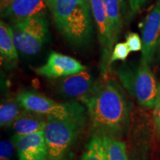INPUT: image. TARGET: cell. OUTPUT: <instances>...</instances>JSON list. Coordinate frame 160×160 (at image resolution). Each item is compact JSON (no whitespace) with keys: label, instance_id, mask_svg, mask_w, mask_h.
Segmentation results:
<instances>
[{"label":"cell","instance_id":"cell-1","mask_svg":"<svg viewBox=\"0 0 160 160\" xmlns=\"http://www.w3.org/2000/svg\"><path fill=\"white\" fill-rule=\"evenodd\" d=\"M81 100L87 107L92 129L97 137L117 139L125 132L131 108L117 83L108 80L96 85Z\"/></svg>","mask_w":160,"mask_h":160},{"label":"cell","instance_id":"cell-2","mask_svg":"<svg viewBox=\"0 0 160 160\" xmlns=\"http://www.w3.org/2000/svg\"><path fill=\"white\" fill-rule=\"evenodd\" d=\"M58 31L70 42L82 46L89 42L93 26L90 0H46Z\"/></svg>","mask_w":160,"mask_h":160},{"label":"cell","instance_id":"cell-3","mask_svg":"<svg viewBox=\"0 0 160 160\" xmlns=\"http://www.w3.org/2000/svg\"><path fill=\"white\" fill-rule=\"evenodd\" d=\"M118 74L124 87L139 104L148 108L157 105L160 97V85L148 63L141 59L135 69L123 66L118 70Z\"/></svg>","mask_w":160,"mask_h":160},{"label":"cell","instance_id":"cell-4","mask_svg":"<svg viewBox=\"0 0 160 160\" xmlns=\"http://www.w3.org/2000/svg\"><path fill=\"white\" fill-rule=\"evenodd\" d=\"M85 117L60 119L47 117L44 132L48 148V160H63L85 123Z\"/></svg>","mask_w":160,"mask_h":160},{"label":"cell","instance_id":"cell-5","mask_svg":"<svg viewBox=\"0 0 160 160\" xmlns=\"http://www.w3.org/2000/svg\"><path fill=\"white\" fill-rule=\"evenodd\" d=\"M16 48L27 55H35L49 39L48 24L45 15H38L13 22Z\"/></svg>","mask_w":160,"mask_h":160},{"label":"cell","instance_id":"cell-6","mask_svg":"<svg viewBox=\"0 0 160 160\" xmlns=\"http://www.w3.org/2000/svg\"><path fill=\"white\" fill-rule=\"evenodd\" d=\"M26 111L60 119L85 117V109L77 102L59 103L33 91H22L17 99Z\"/></svg>","mask_w":160,"mask_h":160},{"label":"cell","instance_id":"cell-7","mask_svg":"<svg viewBox=\"0 0 160 160\" xmlns=\"http://www.w3.org/2000/svg\"><path fill=\"white\" fill-rule=\"evenodd\" d=\"M92 15L97 27L98 38L102 53V66L105 71L110 64L113 52V45L116 42L110 21L106 14L102 0H90Z\"/></svg>","mask_w":160,"mask_h":160},{"label":"cell","instance_id":"cell-8","mask_svg":"<svg viewBox=\"0 0 160 160\" xmlns=\"http://www.w3.org/2000/svg\"><path fill=\"white\" fill-rule=\"evenodd\" d=\"M19 160H48V148L45 132L38 131L13 138Z\"/></svg>","mask_w":160,"mask_h":160},{"label":"cell","instance_id":"cell-9","mask_svg":"<svg viewBox=\"0 0 160 160\" xmlns=\"http://www.w3.org/2000/svg\"><path fill=\"white\" fill-rule=\"evenodd\" d=\"M87 68L73 58L52 52L45 65L36 69L38 74L48 78H58L76 74Z\"/></svg>","mask_w":160,"mask_h":160},{"label":"cell","instance_id":"cell-10","mask_svg":"<svg viewBox=\"0 0 160 160\" xmlns=\"http://www.w3.org/2000/svg\"><path fill=\"white\" fill-rule=\"evenodd\" d=\"M46 0H1V14L13 22L45 15Z\"/></svg>","mask_w":160,"mask_h":160},{"label":"cell","instance_id":"cell-11","mask_svg":"<svg viewBox=\"0 0 160 160\" xmlns=\"http://www.w3.org/2000/svg\"><path fill=\"white\" fill-rule=\"evenodd\" d=\"M160 38V0L148 15L142 29V59L150 64L157 48Z\"/></svg>","mask_w":160,"mask_h":160},{"label":"cell","instance_id":"cell-12","mask_svg":"<svg viewBox=\"0 0 160 160\" xmlns=\"http://www.w3.org/2000/svg\"><path fill=\"white\" fill-rule=\"evenodd\" d=\"M93 78L88 71L66 77L59 84V91L64 97L82 99L93 90Z\"/></svg>","mask_w":160,"mask_h":160},{"label":"cell","instance_id":"cell-13","mask_svg":"<svg viewBox=\"0 0 160 160\" xmlns=\"http://www.w3.org/2000/svg\"><path fill=\"white\" fill-rule=\"evenodd\" d=\"M47 125V117L26 111L13 124L14 136H25L42 131Z\"/></svg>","mask_w":160,"mask_h":160},{"label":"cell","instance_id":"cell-14","mask_svg":"<svg viewBox=\"0 0 160 160\" xmlns=\"http://www.w3.org/2000/svg\"><path fill=\"white\" fill-rule=\"evenodd\" d=\"M13 37V29L7 23L1 20L0 24V52L1 57L8 65H16L18 53Z\"/></svg>","mask_w":160,"mask_h":160},{"label":"cell","instance_id":"cell-15","mask_svg":"<svg viewBox=\"0 0 160 160\" xmlns=\"http://www.w3.org/2000/svg\"><path fill=\"white\" fill-rule=\"evenodd\" d=\"M26 111L17 99L5 101L0 106V125L1 127L12 126Z\"/></svg>","mask_w":160,"mask_h":160},{"label":"cell","instance_id":"cell-16","mask_svg":"<svg viewBox=\"0 0 160 160\" xmlns=\"http://www.w3.org/2000/svg\"><path fill=\"white\" fill-rule=\"evenodd\" d=\"M106 14L111 23L115 41H117L122 28V18L119 0H102Z\"/></svg>","mask_w":160,"mask_h":160},{"label":"cell","instance_id":"cell-17","mask_svg":"<svg viewBox=\"0 0 160 160\" xmlns=\"http://www.w3.org/2000/svg\"><path fill=\"white\" fill-rule=\"evenodd\" d=\"M107 160H128L125 143L115 138L102 137Z\"/></svg>","mask_w":160,"mask_h":160},{"label":"cell","instance_id":"cell-18","mask_svg":"<svg viewBox=\"0 0 160 160\" xmlns=\"http://www.w3.org/2000/svg\"><path fill=\"white\" fill-rule=\"evenodd\" d=\"M82 160H107L101 137L96 136L90 141L87 146V150L83 153Z\"/></svg>","mask_w":160,"mask_h":160},{"label":"cell","instance_id":"cell-19","mask_svg":"<svg viewBox=\"0 0 160 160\" xmlns=\"http://www.w3.org/2000/svg\"><path fill=\"white\" fill-rule=\"evenodd\" d=\"M130 52L131 51H130L128 46L126 42H120L114 46L113 52H112L111 59H110V64L117 61V60L125 61L128 57Z\"/></svg>","mask_w":160,"mask_h":160},{"label":"cell","instance_id":"cell-20","mask_svg":"<svg viewBox=\"0 0 160 160\" xmlns=\"http://www.w3.org/2000/svg\"><path fill=\"white\" fill-rule=\"evenodd\" d=\"M16 145L13 140H4L0 144V159L8 160L13 154Z\"/></svg>","mask_w":160,"mask_h":160},{"label":"cell","instance_id":"cell-21","mask_svg":"<svg viewBox=\"0 0 160 160\" xmlns=\"http://www.w3.org/2000/svg\"><path fill=\"white\" fill-rule=\"evenodd\" d=\"M126 43L131 51H139L142 50V40L137 33H130L126 37Z\"/></svg>","mask_w":160,"mask_h":160},{"label":"cell","instance_id":"cell-22","mask_svg":"<svg viewBox=\"0 0 160 160\" xmlns=\"http://www.w3.org/2000/svg\"><path fill=\"white\" fill-rule=\"evenodd\" d=\"M148 0H128L129 7L131 13L136 14L144 7Z\"/></svg>","mask_w":160,"mask_h":160},{"label":"cell","instance_id":"cell-23","mask_svg":"<svg viewBox=\"0 0 160 160\" xmlns=\"http://www.w3.org/2000/svg\"><path fill=\"white\" fill-rule=\"evenodd\" d=\"M154 119L156 125H157L158 132L160 135V97L159 101L155 106V111H154Z\"/></svg>","mask_w":160,"mask_h":160},{"label":"cell","instance_id":"cell-24","mask_svg":"<svg viewBox=\"0 0 160 160\" xmlns=\"http://www.w3.org/2000/svg\"><path fill=\"white\" fill-rule=\"evenodd\" d=\"M157 51H158V55H159V57L160 58V38H159V42H158Z\"/></svg>","mask_w":160,"mask_h":160},{"label":"cell","instance_id":"cell-25","mask_svg":"<svg viewBox=\"0 0 160 160\" xmlns=\"http://www.w3.org/2000/svg\"><path fill=\"white\" fill-rule=\"evenodd\" d=\"M119 1L120 2V5H121V6H122V5L123 2H124V0H119Z\"/></svg>","mask_w":160,"mask_h":160}]
</instances>
